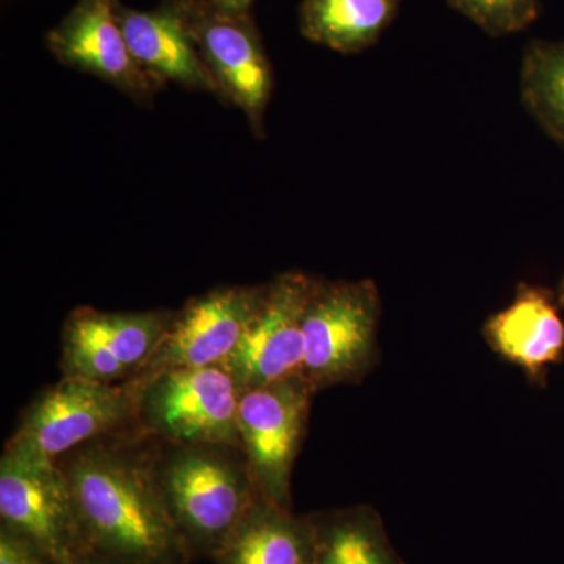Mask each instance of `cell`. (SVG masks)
Returning <instances> with one entry per match:
<instances>
[{
    "label": "cell",
    "mask_w": 564,
    "mask_h": 564,
    "mask_svg": "<svg viewBox=\"0 0 564 564\" xmlns=\"http://www.w3.org/2000/svg\"><path fill=\"white\" fill-rule=\"evenodd\" d=\"M88 552L113 564H187L191 552L152 477L150 440L124 432L57 462Z\"/></svg>",
    "instance_id": "cell-1"
},
{
    "label": "cell",
    "mask_w": 564,
    "mask_h": 564,
    "mask_svg": "<svg viewBox=\"0 0 564 564\" xmlns=\"http://www.w3.org/2000/svg\"><path fill=\"white\" fill-rule=\"evenodd\" d=\"M150 463L191 555L214 556L259 494L242 448L150 440Z\"/></svg>",
    "instance_id": "cell-2"
},
{
    "label": "cell",
    "mask_w": 564,
    "mask_h": 564,
    "mask_svg": "<svg viewBox=\"0 0 564 564\" xmlns=\"http://www.w3.org/2000/svg\"><path fill=\"white\" fill-rule=\"evenodd\" d=\"M381 299L372 280L315 278L303 315L302 375L315 393L359 384L378 361Z\"/></svg>",
    "instance_id": "cell-3"
},
{
    "label": "cell",
    "mask_w": 564,
    "mask_h": 564,
    "mask_svg": "<svg viewBox=\"0 0 564 564\" xmlns=\"http://www.w3.org/2000/svg\"><path fill=\"white\" fill-rule=\"evenodd\" d=\"M135 395L129 383L104 384L62 377L21 411L3 454L35 463H57L80 445L133 432Z\"/></svg>",
    "instance_id": "cell-4"
},
{
    "label": "cell",
    "mask_w": 564,
    "mask_h": 564,
    "mask_svg": "<svg viewBox=\"0 0 564 564\" xmlns=\"http://www.w3.org/2000/svg\"><path fill=\"white\" fill-rule=\"evenodd\" d=\"M129 384L135 395L133 432L140 436L240 447L237 413L243 389L223 364L169 370Z\"/></svg>",
    "instance_id": "cell-5"
},
{
    "label": "cell",
    "mask_w": 564,
    "mask_h": 564,
    "mask_svg": "<svg viewBox=\"0 0 564 564\" xmlns=\"http://www.w3.org/2000/svg\"><path fill=\"white\" fill-rule=\"evenodd\" d=\"M315 392L303 375L247 389L237 413L242 447L256 488L292 510V474L310 423Z\"/></svg>",
    "instance_id": "cell-6"
},
{
    "label": "cell",
    "mask_w": 564,
    "mask_h": 564,
    "mask_svg": "<svg viewBox=\"0 0 564 564\" xmlns=\"http://www.w3.org/2000/svg\"><path fill=\"white\" fill-rule=\"evenodd\" d=\"M176 310L113 313L79 306L63 322V377L104 384L129 383L150 362Z\"/></svg>",
    "instance_id": "cell-7"
},
{
    "label": "cell",
    "mask_w": 564,
    "mask_h": 564,
    "mask_svg": "<svg viewBox=\"0 0 564 564\" xmlns=\"http://www.w3.org/2000/svg\"><path fill=\"white\" fill-rule=\"evenodd\" d=\"M184 7L193 40L217 87V98L242 111L256 139H262L274 76L251 14L221 13L203 0H184Z\"/></svg>",
    "instance_id": "cell-8"
},
{
    "label": "cell",
    "mask_w": 564,
    "mask_h": 564,
    "mask_svg": "<svg viewBox=\"0 0 564 564\" xmlns=\"http://www.w3.org/2000/svg\"><path fill=\"white\" fill-rule=\"evenodd\" d=\"M265 293L267 282L220 285L187 300L174 313L172 325L150 362L129 383H140L174 369L225 366L261 310Z\"/></svg>",
    "instance_id": "cell-9"
},
{
    "label": "cell",
    "mask_w": 564,
    "mask_h": 564,
    "mask_svg": "<svg viewBox=\"0 0 564 564\" xmlns=\"http://www.w3.org/2000/svg\"><path fill=\"white\" fill-rule=\"evenodd\" d=\"M2 527L39 545L54 564L90 554L82 538L68 481L57 463H35L2 454Z\"/></svg>",
    "instance_id": "cell-10"
},
{
    "label": "cell",
    "mask_w": 564,
    "mask_h": 564,
    "mask_svg": "<svg viewBox=\"0 0 564 564\" xmlns=\"http://www.w3.org/2000/svg\"><path fill=\"white\" fill-rule=\"evenodd\" d=\"M315 278L292 270L267 282L261 310L225 364L243 391L302 375L303 315Z\"/></svg>",
    "instance_id": "cell-11"
},
{
    "label": "cell",
    "mask_w": 564,
    "mask_h": 564,
    "mask_svg": "<svg viewBox=\"0 0 564 564\" xmlns=\"http://www.w3.org/2000/svg\"><path fill=\"white\" fill-rule=\"evenodd\" d=\"M46 47L62 65L106 82L140 106H151L163 88L133 58L113 0H77L47 32Z\"/></svg>",
    "instance_id": "cell-12"
},
{
    "label": "cell",
    "mask_w": 564,
    "mask_h": 564,
    "mask_svg": "<svg viewBox=\"0 0 564 564\" xmlns=\"http://www.w3.org/2000/svg\"><path fill=\"white\" fill-rule=\"evenodd\" d=\"M113 10L133 58L148 76L162 87L176 84L217 96L188 28L184 0H162L161 6L144 11L113 0Z\"/></svg>",
    "instance_id": "cell-13"
},
{
    "label": "cell",
    "mask_w": 564,
    "mask_h": 564,
    "mask_svg": "<svg viewBox=\"0 0 564 564\" xmlns=\"http://www.w3.org/2000/svg\"><path fill=\"white\" fill-rule=\"evenodd\" d=\"M491 350L519 367L533 384H543L549 369L564 356V321L547 289L518 285L510 306L484 325Z\"/></svg>",
    "instance_id": "cell-14"
},
{
    "label": "cell",
    "mask_w": 564,
    "mask_h": 564,
    "mask_svg": "<svg viewBox=\"0 0 564 564\" xmlns=\"http://www.w3.org/2000/svg\"><path fill=\"white\" fill-rule=\"evenodd\" d=\"M212 558L215 564H313V522L259 492Z\"/></svg>",
    "instance_id": "cell-15"
},
{
    "label": "cell",
    "mask_w": 564,
    "mask_h": 564,
    "mask_svg": "<svg viewBox=\"0 0 564 564\" xmlns=\"http://www.w3.org/2000/svg\"><path fill=\"white\" fill-rule=\"evenodd\" d=\"M403 0H303L300 31L304 39L340 54L373 46L399 13Z\"/></svg>",
    "instance_id": "cell-16"
},
{
    "label": "cell",
    "mask_w": 564,
    "mask_h": 564,
    "mask_svg": "<svg viewBox=\"0 0 564 564\" xmlns=\"http://www.w3.org/2000/svg\"><path fill=\"white\" fill-rule=\"evenodd\" d=\"M314 529L313 564H403L383 519L369 505L310 514Z\"/></svg>",
    "instance_id": "cell-17"
},
{
    "label": "cell",
    "mask_w": 564,
    "mask_h": 564,
    "mask_svg": "<svg viewBox=\"0 0 564 564\" xmlns=\"http://www.w3.org/2000/svg\"><path fill=\"white\" fill-rule=\"evenodd\" d=\"M522 95L547 131L564 140V43H532L522 66Z\"/></svg>",
    "instance_id": "cell-18"
},
{
    "label": "cell",
    "mask_w": 564,
    "mask_h": 564,
    "mask_svg": "<svg viewBox=\"0 0 564 564\" xmlns=\"http://www.w3.org/2000/svg\"><path fill=\"white\" fill-rule=\"evenodd\" d=\"M448 3L492 36L524 31L540 13V0H448Z\"/></svg>",
    "instance_id": "cell-19"
},
{
    "label": "cell",
    "mask_w": 564,
    "mask_h": 564,
    "mask_svg": "<svg viewBox=\"0 0 564 564\" xmlns=\"http://www.w3.org/2000/svg\"><path fill=\"white\" fill-rule=\"evenodd\" d=\"M0 564H54L39 545L28 538L11 532L7 527L0 529Z\"/></svg>",
    "instance_id": "cell-20"
},
{
    "label": "cell",
    "mask_w": 564,
    "mask_h": 564,
    "mask_svg": "<svg viewBox=\"0 0 564 564\" xmlns=\"http://www.w3.org/2000/svg\"><path fill=\"white\" fill-rule=\"evenodd\" d=\"M210 9L226 14H251V6L254 0H203Z\"/></svg>",
    "instance_id": "cell-21"
},
{
    "label": "cell",
    "mask_w": 564,
    "mask_h": 564,
    "mask_svg": "<svg viewBox=\"0 0 564 564\" xmlns=\"http://www.w3.org/2000/svg\"><path fill=\"white\" fill-rule=\"evenodd\" d=\"M68 564H113L110 562H107V560L101 558V556L95 555V554H84L80 556H77L76 560H73V562Z\"/></svg>",
    "instance_id": "cell-22"
}]
</instances>
